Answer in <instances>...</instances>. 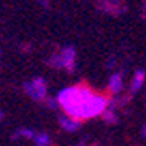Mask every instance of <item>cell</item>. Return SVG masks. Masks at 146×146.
Returning <instances> with one entry per match:
<instances>
[{
	"mask_svg": "<svg viewBox=\"0 0 146 146\" xmlns=\"http://www.w3.org/2000/svg\"><path fill=\"white\" fill-rule=\"evenodd\" d=\"M61 102L71 113L79 115V117L95 115L105 105L104 99L90 94L89 90H82V89H67V90H64L61 94Z\"/></svg>",
	"mask_w": 146,
	"mask_h": 146,
	"instance_id": "1",
	"label": "cell"
}]
</instances>
